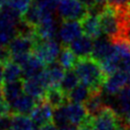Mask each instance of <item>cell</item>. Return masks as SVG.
<instances>
[{
	"instance_id": "6da1fadb",
	"label": "cell",
	"mask_w": 130,
	"mask_h": 130,
	"mask_svg": "<svg viewBox=\"0 0 130 130\" xmlns=\"http://www.w3.org/2000/svg\"><path fill=\"white\" fill-rule=\"evenodd\" d=\"M74 70L78 75L81 83L88 86L91 91L102 89V86L107 78L100 63L91 56L78 58Z\"/></svg>"
},
{
	"instance_id": "7a4b0ae2",
	"label": "cell",
	"mask_w": 130,
	"mask_h": 130,
	"mask_svg": "<svg viewBox=\"0 0 130 130\" xmlns=\"http://www.w3.org/2000/svg\"><path fill=\"white\" fill-rule=\"evenodd\" d=\"M60 51H61V47L59 43L54 40V38L47 40L38 39L32 49V53L37 55L44 62L46 66L58 60Z\"/></svg>"
},
{
	"instance_id": "3957f363",
	"label": "cell",
	"mask_w": 130,
	"mask_h": 130,
	"mask_svg": "<svg viewBox=\"0 0 130 130\" xmlns=\"http://www.w3.org/2000/svg\"><path fill=\"white\" fill-rule=\"evenodd\" d=\"M88 11L79 0H60L57 7V13L63 20H81Z\"/></svg>"
},
{
	"instance_id": "277c9868",
	"label": "cell",
	"mask_w": 130,
	"mask_h": 130,
	"mask_svg": "<svg viewBox=\"0 0 130 130\" xmlns=\"http://www.w3.org/2000/svg\"><path fill=\"white\" fill-rule=\"evenodd\" d=\"M120 124L121 120L117 111L109 105L98 116L92 118L93 130H117Z\"/></svg>"
},
{
	"instance_id": "5b68a950",
	"label": "cell",
	"mask_w": 130,
	"mask_h": 130,
	"mask_svg": "<svg viewBox=\"0 0 130 130\" xmlns=\"http://www.w3.org/2000/svg\"><path fill=\"white\" fill-rule=\"evenodd\" d=\"M44 71V70H43ZM48 89V85L46 79L44 77L43 72L36 76L26 77L23 79V90L25 93L32 96L36 101L44 100L46 96V92Z\"/></svg>"
},
{
	"instance_id": "8992f818",
	"label": "cell",
	"mask_w": 130,
	"mask_h": 130,
	"mask_svg": "<svg viewBox=\"0 0 130 130\" xmlns=\"http://www.w3.org/2000/svg\"><path fill=\"white\" fill-rule=\"evenodd\" d=\"M128 84H130L129 75L125 71L118 70L113 74L107 76L103 84V88L108 95H115Z\"/></svg>"
},
{
	"instance_id": "52a82bcc",
	"label": "cell",
	"mask_w": 130,
	"mask_h": 130,
	"mask_svg": "<svg viewBox=\"0 0 130 130\" xmlns=\"http://www.w3.org/2000/svg\"><path fill=\"white\" fill-rule=\"evenodd\" d=\"M53 115H54V108L45 99L38 101L31 112L29 113V117L39 127L51 123L53 121Z\"/></svg>"
},
{
	"instance_id": "ba28073f",
	"label": "cell",
	"mask_w": 130,
	"mask_h": 130,
	"mask_svg": "<svg viewBox=\"0 0 130 130\" xmlns=\"http://www.w3.org/2000/svg\"><path fill=\"white\" fill-rule=\"evenodd\" d=\"M56 20L53 12L49 11H43L39 23L34 27L37 37L42 40L53 39L56 34Z\"/></svg>"
},
{
	"instance_id": "9c48e42d",
	"label": "cell",
	"mask_w": 130,
	"mask_h": 130,
	"mask_svg": "<svg viewBox=\"0 0 130 130\" xmlns=\"http://www.w3.org/2000/svg\"><path fill=\"white\" fill-rule=\"evenodd\" d=\"M80 20H63L58 36L62 45H68L83 34Z\"/></svg>"
},
{
	"instance_id": "30bf717a",
	"label": "cell",
	"mask_w": 130,
	"mask_h": 130,
	"mask_svg": "<svg viewBox=\"0 0 130 130\" xmlns=\"http://www.w3.org/2000/svg\"><path fill=\"white\" fill-rule=\"evenodd\" d=\"M83 35L91 38L92 40H96L101 38L103 30L101 26V20L99 12H91L88 11V13L80 20Z\"/></svg>"
},
{
	"instance_id": "8fae6325",
	"label": "cell",
	"mask_w": 130,
	"mask_h": 130,
	"mask_svg": "<svg viewBox=\"0 0 130 130\" xmlns=\"http://www.w3.org/2000/svg\"><path fill=\"white\" fill-rule=\"evenodd\" d=\"M115 110L120 117L121 123L126 126L130 125V84L117 93V107Z\"/></svg>"
},
{
	"instance_id": "7c38bea8",
	"label": "cell",
	"mask_w": 130,
	"mask_h": 130,
	"mask_svg": "<svg viewBox=\"0 0 130 130\" xmlns=\"http://www.w3.org/2000/svg\"><path fill=\"white\" fill-rule=\"evenodd\" d=\"M65 110L69 123L75 126L81 125L89 116L85 110V107L82 106L80 103L69 102L65 105Z\"/></svg>"
},
{
	"instance_id": "4fadbf2b",
	"label": "cell",
	"mask_w": 130,
	"mask_h": 130,
	"mask_svg": "<svg viewBox=\"0 0 130 130\" xmlns=\"http://www.w3.org/2000/svg\"><path fill=\"white\" fill-rule=\"evenodd\" d=\"M64 68L57 62H54L50 65H47L43 71L44 77L46 79L48 88L49 87H53V86H59L64 75Z\"/></svg>"
},
{
	"instance_id": "5bb4252c",
	"label": "cell",
	"mask_w": 130,
	"mask_h": 130,
	"mask_svg": "<svg viewBox=\"0 0 130 130\" xmlns=\"http://www.w3.org/2000/svg\"><path fill=\"white\" fill-rule=\"evenodd\" d=\"M70 49L74 52V54L78 58H83V57H88L92 53V48H93V42L92 39L85 36L81 35L77 39H75L73 42L69 44Z\"/></svg>"
},
{
	"instance_id": "9a60e30c",
	"label": "cell",
	"mask_w": 130,
	"mask_h": 130,
	"mask_svg": "<svg viewBox=\"0 0 130 130\" xmlns=\"http://www.w3.org/2000/svg\"><path fill=\"white\" fill-rule=\"evenodd\" d=\"M107 105L105 104L102 89L98 90H92L88 99L84 102V107L87 112V114L91 117L98 116L106 107Z\"/></svg>"
},
{
	"instance_id": "2e32d148",
	"label": "cell",
	"mask_w": 130,
	"mask_h": 130,
	"mask_svg": "<svg viewBox=\"0 0 130 130\" xmlns=\"http://www.w3.org/2000/svg\"><path fill=\"white\" fill-rule=\"evenodd\" d=\"M37 102L38 101H36L32 96L24 92L10 104L11 111L13 114H21V115L29 114L34 109V107L36 106Z\"/></svg>"
},
{
	"instance_id": "e0dca14e",
	"label": "cell",
	"mask_w": 130,
	"mask_h": 130,
	"mask_svg": "<svg viewBox=\"0 0 130 130\" xmlns=\"http://www.w3.org/2000/svg\"><path fill=\"white\" fill-rule=\"evenodd\" d=\"M113 49H114V45L109 39L99 38L93 42L92 53L90 56L93 59H95L98 62H101L111 55Z\"/></svg>"
},
{
	"instance_id": "ac0fdd59",
	"label": "cell",
	"mask_w": 130,
	"mask_h": 130,
	"mask_svg": "<svg viewBox=\"0 0 130 130\" xmlns=\"http://www.w3.org/2000/svg\"><path fill=\"white\" fill-rule=\"evenodd\" d=\"M21 67H22L24 78H26V77L36 76V75L40 74L41 72H43L46 65L37 55H35L31 52V54L28 56V58L25 60V62L21 65Z\"/></svg>"
},
{
	"instance_id": "d6986e66",
	"label": "cell",
	"mask_w": 130,
	"mask_h": 130,
	"mask_svg": "<svg viewBox=\"0 0 130 130\" xmlns=\"http://www.w3.org/2000/svg\"><path fill=\"white\" fill-rule=\"evenodd\" d=\"M2 90H3L4 100L7 101L9 104H11L19 95H21L24 92V90H23V79H19V80H16V81H11V82H3Z\"/></svg>"
},
{
	"instance_id": "ffe728a7",
	"label": "cell",
	"mask_w": 130,
	"mask_h": 130,
	"mask_svg": "<svg viewBox=\"0 0 130 130\" xmlns=\"http://www.w3.org/2000/svg\"><path fill=\"white\" fill-rule=\"evenodd\" d=\"M45 100H46L54 109H57V108H59V107H62V106L66 105V103H67V101H68L67 94L61 89L60 86L49 87V88L47 89Z\"/></svg>"
},
{
	"instance_id": "44dd1931",
	"label": "cell",
	"mask_w": 130,
	"mask_h": 130,
	"mask_svg": "<svg viewBox=\"0 0 130 130\" xmlns=\"http://www.w3.org/2000/svg\"><path fill=\"white\" fill-rule=\"evenodd\" d=\"M77 60L78 57L74 54V52L70 49V47L67 45H62L60 54L58 56V63L65 70H71L72 68H74Z\"/></svg>"
},
{
	"instance_id": "7402d4cb",
	"label": "cell",
	"mask_w": 130,
	"mask_h": 130,
	"mask_svg": "<svg viewBox=\"0 0 130 130\" xmlns=\"http://www.w3.org/2000/svg\"><path fill=\"white\" fill-rule=\"evenodd\" d=\"M23 75L22 67L15 61L11 60L4 64V71H3V82H11L21 79Z\"/></svg>"
},
{
	"instance_id": "603a6c76",
	"label": "cell",
	"mask_w": 130,
	"mask_h": 130,
	"mask_svg": "<svg viewBox=\"0 0 130 130\" xmlns=\"http://www.w3.org/2000/svg\"><path fill=\"white\" fill-rule=\"evenodd\" d=\"M9 130H37V125L30 117L12 113V120Z\"/></svg>"
},
{
	"instance_id": "cb8c5ba5",
	"label": "cell",
	"mask_w": 130,
	"mask_h": 130,
	"mask_svg": "<svg viewBox=\"0 0 130 130\" xmlns=\"http://www.w3.org/2000/svg\"><path fill=\"white\" fill-rule=\"evenodd\" d=\"M91 93V89L83 83H78L71 91L67 93L68 102L73 103H84Z\"/></svg>"
},
{
	"instance_id": "d4e9b609",
	"label": "cell",
	"mask_w": 130,
	"mask_h": 130,
	"mask_svg": "<svg viewBox=\"0 0 130 130\" xmlns=\"http://www.w3.org/2000/svg\"><path fill=\"white\" fill-rule=\"evenodd\" d=\"M79 78H78V75L76 74L75 70L72 71V70H67V72H65V75L60 83V87L61 89L67 94L69 91H71L79 82Z\"/></svg>"
},
{
	"instance_id": "484cf974",
	"label": "cell",
	"mask_w": 130,
	"mask_h": 130,
	"mask_svg": "<svg viewBox=\"0 0 130 130\" xmlns=\"http://www.w3.org/2000/svg\"><path fill=\"white\" fill-rule=\"evenodd\" d=\"M34 0H5V5L15 10L20 16H22L30 7Z\"/></svg>"
},
{
	"instance_id": "4316f807",
	"label": "cell",
	"mask_w": 130,
	"mask_h": 130,
	"mask_svg": "<svg viewBox=\"0 0 130 130\" xmlns=\"http://www.w3.org/2000/svg\"><path fill=\"white\" fill-rule=\"evenodd\" d=\"M53 121L58 127L64 126V125L69 123L68 118H67V114H66V110H65V105L62 107H59L57 109H54Z\"/></svg>"
},
{
	"instance_id": "83f0119b",
	"label": "cell",
	"mask_w": 130,
	"mask_h": 130,
	"mask_svg": "<svg viewBox=\"0 0 130 130\" xmlns=\"http://www.w3.org/2000/svg\"><path fill=\"white\" fill-rule=\"evenodd\" d=\"M60 0H34V2L44 11L53 12L57 9Z\"/></svg>"
},
{
	"instance_id": "f1b7e54d",
	"label": "cell",
	"mask_w": 130,
	"mask_h": 130,
	"mask_svg": "<svg viewBox=\"0 0 130 130\" xmlns=\"http://www.w3.org/2000/svg\"><path fill=\"white\" fill-rule=\"evenodd\" d=\"M11 60H12V56H11V52L8 48V45L0 47V62L4 65Z\"/></svg>"
},
{
	"instance_id": "f546056e",
	"label": "cell",
	"mask_w": 130,
	"mask_h": 130,
	"mask_svg": "<svg viewBox=\"0 0 130 130\" xmlns=\"http://www.w3.org/2000/svg\"><path fill=\"white\" fill-rule=\"evenodd\" d=\"M12 120V113L7 115H0V130H9Z\"/></svg>"
},
{
	"instance_id": "4dcf8cb0",
	"label": "cell",
	"mask_w": 130,
	"mask_h": 130,
	"mask_svg": "<svg viewBox=\"0 0 130 130\" xmlns=\"http://www.w3.org/2000/svg\"><path fill=\"white\" fill-rule=\"evenodd\" d=\"M108 4L117 9H127L130 7V0H108Z\"/></svg>"
},
{
	"instance_id": "1f68e13d",
	"label": "cell",
	"mask_w": 130,
	"mask_h": 130,
	"mask_svg": "<svg viewBox=\"0 0 130 130\" xmlns=\"http://www.w3.org/2000/svg\"><path fill=\"white\" fill-rule=\"evenodd\" d=\"M92 118L93 117L88 116L87 119L81 125L78 126L77 130H93V128H92Z\"/></svg>"
},
{
	"instance_id": "d6a6232c",
	"label": "cell",
	"mask_w": 130,
	"mask_h": 130,
	"mask_svg": "<svg viewBox=\"0 0 130 130\" xmlns=\"http://www.w3.org/2000/svg\"><path fill=\"white\" fill-rule=\"evenodd\" d=\"M89 11L91 10H94L95 7L98 6V3H96V0H79Z\"/></svg>"
},
{
	"instance_id": "836d02e7",
	"label": "cell",
	"mask_w": 130,
	"mask_h": 130,
	"mask_svg": "<svg viewBox=\"0 0 130 130\" xmlns=\"http://www.w3.org/2000/svg\"><path fill=\"white\" fill-rule=\"evenodd\" d=\"M39 130H60V128H58L55 123L53 124L51 122V123H48V124H45V125L41 126L39 128Z\"/></svg>"
},
{
	"instance_id": "e575fe53",
	"label": "cell",
	"mask_w": 130,
	"mask_h": 130,
	"mask_svg": "<svg viewBox=\"0 0 130 130\" xmlns=\"http://www.w3.org/2000/svg\"><path fill=\"white\" fill-rule=\"evenodd\" d=\"M59 128H60V130H76L75 125L70 124V123H68V124H66V125H64V126H61V127H59Z\"/></svg>"
},
{
	"instance_id": "d590c367",
	"label": "cell",
	"mask_w": 130,
	"mask_h": 130,
	"mask_svg": "<svg viewBox=\"0 0 130 130\" xmlns=\"http://www.w3.org/2000/svg\"><path fill=\"white\" fill-rule=\"evenodd\" d=\"M3 71H4V65L0 62V83L3 81Z\"/></svg>"
},
{
	"instance_id": "8d00e7d4",
	"label": "cell",
	"mask_w": 130,
	"mask_h": 130,
	"mask_svg": "<svg viewBox=\"0 0 130 130\" xmlns=\"http://www.w3.org/2000/svg\"><path fill=\"white\" fill-rule=\"evenodd\" d=\"M125 37L130 41V25L127 27V29H126V31H125Z\"/></svg>"
},
{
	"instance_id": "74e56055",
	"label": "cell",
	"mask_w": 130,
	"mask_h": 130,
	"mask_svg": "<svg viewBox=\"0 0 130 130\" xmlns=\"http://www.w3.org/2000/svg\"><path fill=\"white\" fill-rule=\"evenodd\" d=\"M117 130H127V128H126V125H124V124H122V123H121V124L118 126Z\"/></svg>"
},
{
	"instance_id": "f35d334b",
	"label": "cell",
	"mask_w": 130,
	"mask_h": 130,
	"mask_svg": "<svg viewBox=\"0 0 130 130\" xmlns=\"http://www.w3.org/2000/svg\"><path fill=\"white\" fill-rule=\"evenodd\" d=\"M4 101V96H3V90H2V86H0V104Z\"/></svg>"
},
{
	"instance_id": "ab89813d",
	"label": "cell",
	"mask_w": 130,
	"mask_h": 130,
	"mask_svg": "<svg viewBox=\"0 0 130 130\" xmlns=\"http://www.w3.org/2000/svg\"><path fill=\"white\" fill-rule=\"evenodd\" d=\"M126 128H127V130H130V125H128V126H126Z\"/></svg>"
},
{
	"instance_id": "60d3db41",
	"label": "cell",
	"mask_w": 130,
	"mask_h": 130,
	"mask_svg": "<svg viewBox=\"0 0 130 130\" xmlns=\"http://www.w3.org/2000/svg\"><path fill=\"white\" fill-rule=\"evenodd\" d=\"M37 130H39V129H37Z\"/></svg>"
}]
</instances>
